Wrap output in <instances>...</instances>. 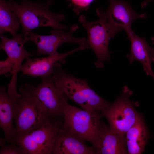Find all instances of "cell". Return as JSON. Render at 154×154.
I'll use <instances>...</instances> for the list:
<instances>
[{
	"instance_id": "ba28073f",
	"label": "cell",
	"mask_w": 154,
	"mask_h": 154,
	"mask_svg": "<svg viewBox=\"0 0 154 154\" xmlns=\"http://www.w3.org/2000/svg\"><path fill=\"white\" fill-rule=\"evenodd\" d=\"M109 6L106 11L97 10L98 19L105 24L114 36L123 29L127 34L134 32L131 25L135 20L146 17L145 13L135 12L126 0H108Z\"/></svg>"
},
{
	"instance_id": "30bf717a",
	"label": "cell",
	"mask_w": 154,
	"mask_h": 154,
	"mask_svg": "<svg viewBox=\"0 0 154 154\" xmlns=\"http://www.w3.org/2000/svg\"><path fill=\"white\" fill-rule=\"evenodd\" d=\"M79 21L86 31L90 48L96 56L95 65L97 68H102L105 62L110 60L108 46L110 39L113 37L105 24L98 18L96 21H89L84 15H81Z\"/></svg>"
},
{
	"instance_id": "44dd1931",
	"label": "cell",
	"mask_w": 154,
	"mask_h": 154,
	"mask_svg": "<svg viewBox=\"0 0 154 154\" xmlns=\"http://www.w3.org/2000/svg\"><path fill=\"white\" fill-rule=\"evenodd\" d=\"M12 74V66L10 59L7 57L4 60L0 61V75L7 77Z\"/></svg>"
},
{
	"instance_id": "9a60e30c",
	"label": "cell",
	"mask_w": 154,
	"mask_h": 154,
	"mask_svg": "<svg viewBox=\"0 0 154 154\" xmlns=\"http://www.w3.org/2000/svg\"><path fill=\"white\" fill-rule=\"evenodd\" d=\"M127 36L131 42L130 53L126 56L130 63L135 60L140 62L147 75L151 76L154 80L151 67L152 62H154V48L148 44L144 37H139L134 32Z\"/></svg>"
},
{
	"instance_id": "9c48e42d",
	"label": "cell",
	"mask_w": 154,
	"mask_h": 154,
	"mask_svg": "<svg viewBox=\"0 0 154 154\" xmlns=\"http://www.w3.org/2000/svg\"><path fill=\"white\" fill-rule=\"evenodd\" d=\"M76 25L71 26L69 29L65 31L63 29H53L51 34L44 35L35 34L32 31H28L24 35L27 41H31L36 46V55L47 54L52 56L58 54L57 50L62 44L69 43L80 45L85 42L87 39L85 38L74 37L73 33L78 29Z\"/></svg>"
},
{
	"instance_id": "277c9868",
	"label": "cell",
	"mask_w": 154,
	"mask_h": 154,
	"mask_svg": "<svg viewBox=\"0 0 154 154\" xmlns=\"http://www.w3.org/2000/svg\"><path fill=\"white\" fill-rule=\"evenodd\" d=\"M99 112H88L68 104L64 111L61 128L93 145L96 140L102 115Z\"/></svg>"
},
{
	"instance_id": "cb8c5ba5",
	"label": "cell",
	"mask_w": 154,
	"mask_h": 154,
	"mask_svg": "<svg viewBox=\"0 0 154 154\" xmlns=\"http://www.w3.org/2000/svg\"><path fill=\"white\" fill-rule=\"evenodd\" d=\"M152 42L153 44H154V37H152L151 38Z\"/></svg>"
},
{
	"instance_id": "4fadbf2b",
	"label": "cell",
	"mask_w": 154,
	"mask_h": 154,
	"mask_svg": "<svg viewBox=\"0 0 154 154\" xmlns=\"http://www.w3.org/2000/svg\"><path fill=\"white\" fill-rule=\"evenodd\" d=\"M92 146L96 154H128L125 134L112 131L101 121L96 142Z\"/></svg>"
},
{
	"instance_id": "3957f363",
	"label": "cell",
	"mask_w": 154,
	"mask_h": 154,
	"mask_svg": "<svg viewBox=\"0 0 154 154\" xmlns=\"http://www.w3.org/2000/svg\"><path fill=\"white\" fill-rule=\"evenodd\" d=\"M19 91L21 96L16 102L14 118L16 136L27 134L50 121L42 105L29 93L25 84Z\"/></svg>"
},
{
	"instance_id": "2e32d148",
	"label": "cell",
	"mask_w": 154,
	"mask_h": 154,
	"mask_svg": "<svg viewBox=\"0 0 154 154\" xmlns=\"http://www.w3.org/2000/svg\"><path fill=\"white\" fill-rule=\"evenodd\" d=\"M6 87H0V127L8 142L13 141L16 135L15 128L13 123L16 102L8 94Z\"/></svg>"
},
{
	"instance_id": "ac0fdd59",
	"label": "cell",
	"mask_w": 154,
	"mask_h": 154,
	"mask_svg": "<svg viewBox=\"0 0 154 154\" xmlns=\"http://www.w3.org/2000/svg\"><path fill=\"white\" fill-rule=\"evenodd\" d=\"M21 24L16 13L10 9L7 1L0 0V34L6 32L15 36Z\"/></svg>"
},
{
	"instance_id": "8992f818",
	"label": "cell",
	"mask_w": 154,
	"mask_h": 154,
	"mask_svg": "<svg viewBox=\"0 0 154 154\" xmlns=\"http://www.w3.org/2000/svg\"><path fill=\"white\" fill-rule=\"evenodd\" d=\"M40 77L41 82L36 86L25 83L28 92L40 103L50 118L63 116L69 104L67 98L58 88L52 74Z\"/></svg>"
},
{
	"instance_id": "7402d4cb",
	"label": "cell",
	"mask_w": 154,
	"mask_h": 154,
	"mask_svg": "<svg viewBox=\"0 0 154 154\" xmlns=\"http://www.w3.org/2000/svg\"><path fill=\"white\" fill-rule=\"evenodd\" d=\"M153 0H145L142 3L141 7L142 8L145 7L149 2Z\"/></svg>"
},
{
	"instance_id": "7a4b0ae2",
	"label": "cell",
	"mask_w": 154,
	"mask_h": 154,
	"mask_svg": "<svg viewBox=\"0 0 154 154\" xmlns=\"http://www.w3.org/2000/svg\"><path fill=\"white\" fill-rule=\"evenodd\" d=\"M20 4L14 0L7 1L11 10L16 14L22 28L23 34L37 27H50L53 29H69L70 27L61 22L65 17L61 13H54L50 10L52 1L46 3L33 2L27 0H21Z\"/></svg>"
},
{
	"instance_id": "6da1fadb",
	"label": "cell",
	"mask_w": 154,
	"mask_h": 154,
	"mask_svg": "<svg viewBox=\"0 0 154 154\" xmlns=\"http://www.w3.org/2000/svg\"><path fill=\"white\" fill-rule=\"evenodd\" d=\"M51 74L57 86L67 98L84 110L101 112L110 105L90 88L86 80L77 78L62 69L61 64H54Z\"/></svg>"
},
{
	"instance_id": "e0dca14e",
	"label": "cell",
	"mask_w": 154,
	"mask_h": 154,
	"mask_svg": "<svg viewBox=\"0 0 154 154\" xmlns=\"http://www.w3.org/2000/svg\"><path fill=\"white\" fill-rule=\"evenodd\" d=\"M128 153L143 152L149 137L144 119L141 116L125 133Z\"/></svg>"
},
{
	"instance_id": "d6986e66",
	"label": "cell",
	"mask_w": 154,
	"mask_h": 154,
	"mask_svg": "<svg viewBox=\"0 0 154 154\" xmlns=\"http://www.w3.org/2000/svg\"><path fill=\"white\" fill-rule=\"evenodd\" d=\"M70 2V6L73 7L74 11L77 13L88 9L93 1L96 0H67Z\"/></svg>"
},
{
	"instance_id": "603a6c76",
	"label": "cell",
	"mask_w": 154,
	"mask_h": 154,
	"mask_svg": "<svg viewBox=\"0 0 154 154\" xmlns=\"http://www.w3.org/2000/svg\"><path fill=\"white\" fill-rule=\"evenodd\" d=\"M0 146L3 147L5 145V140L3 139L0 138Z\"/></svg>"
},
{
	"instance_id": "ffe728a7",
	"label": "cell",
	"mask_w": 154,
	"mask_h": 154,
	"mask_svg": "<svg viewBox=\"0 0 154 154\" xmlns=\"http://www.w3.org/2000/svg\"><path fill=\"white\" fill-rule=\"evenodd\" d=\"M0 154H27L26 152L21 147L13 143L2 147L0 150Z\"/></svg>"
},
{
	"instance_id": "52a82bcc",
	"label": "cell",
	"mask_w": 154,
	"mask_h": 154,
	"mask_svg": "<svg viewBox=\"0 0 154 154\" xmlns=\"http://www.w3.org/2000/svg\"><path fill=\"white\" fill-rule=\"evenodd\" d=\"M61 121H50L40 127L14 139L27 154H52L56 136L61 128Z\"/></svg>"
},
{
	"instance_id": "5bb4252c",
	"label": "cell",
	"mask_w": 154,
	"mask_h": 154,
	"mask_svg": "<svg viewBox=\"0 0 154 154\" xmlns=\"http://www.w3.org/2000/svg\"><path fill=\"white\" fill-rule=\"evenodd\" d=\"M52 154H96L93 147L88 146L85 141L61 128L54 140Z\"/></svg>"
},
{
	"instance_id": "5b68a950",
	"label": "cell",
	"mask_w": 154,
	"mask_h": 154,
	"mask_svg": "<svg viewBox=\"0 0 154 154\" xmlns=\"http://www.w3.org/2000/svg\"><path fill=\"white\" fill-rule=\"evenodd\" d=\"M132 94L127 86H124L115 101L100 112L108 120L112 131L125 134L142 116L135 109L136 103L129 99Z\"/></svg>"
},
{
	"instance_id": "7c38bea8",
	"label": "cell",
	"mask_w": 154,
	"mask_h": 154,
	"mask_svg": "<svg viewBox=\"0 0 154 154\" xmlns=\"http://www.w3.org/2000/svg\"><path fill=\"white\" fill-rule=\"evenodd\" d=\"M88 48V44L84 42L77 48L66 53H58L52 56L33 59L28 58L21 65L20 71L22 72V75H27L32 77H41L51 75L54 65L57 62L64 63L66 58L68 55Z\"/></svg>"
},
{
	"instance_id": "8fae6325",
	"label": "cell",
	"mask_w": 154,
	"mask_h": 154,
	"mask_svg": "<svg viewBox=\"0 0 154 154\" xmlns=\"http://www.w3.org/2000/svg\"><path fill=\"white\" fill-rule=\"evenodd\" d=\"M0 37V49L6 53L12 66V78L8 85L7 92L11 98L16 101L21 96L16 90L18 73L23 60L32 56L34 53L29 52L24 48V45L27 41L21 35L17 34L12 38L3 35Z\"/></svg>"
}]
</instances>
